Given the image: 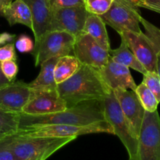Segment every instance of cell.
Here are the masks:
<instances>
[{"mask_svg":"<svg viewBox=\"0 0 160 160\" xmlns=\"http://www.w3.org/2000/svg\"><path fill=\"white\" fill-rule=\"evenodd\" d=\"M107 133L113 134L112 127L106 120L85 126L66 124H48L34 127L18 131L17 134L34 137L50 138H75L83 134Z\"/></svg>","mask_w":160,"mask_h":160,"instance_id":"obj_8","label":"cell"},{"mask_svg":"<svg viewBox=\"0 0 160 160\" xmlns=\"http://www.w3.org/2000/svg\"><path fill=\"white\" fill-rule=\"evenodd\" d=\"M106 25L100 16L88 12L82 32L92 36L104 49L109 52L111 48Z\"/></svg>","mask_w":160,"mask_h":160,"instance_id":"obj_17","label":"cell"},{"mask_svg":"<svg viewBox=\"0 0 160 160\" xmlns=\"http://www.w3.org/2000/svg\"><path fill=\"white\" fill-rule=\"evenodd\" d=\"M88 14L84 5L53 9L48 31H66L76 38L82 32Z\"/></svg>","mask_w":160,"mask_h":160,"instance_id":"obj_9","label":"cell"},{"mask_svg":"<svg viewBox=\"0 0 160 160\" xmlns=\"http://www.w3.org/2000/svg\"><path fill=\"white\" fill-rule=\"evenodd\" d=\"M0 67L2 73L9 80V81H15L16 77L18 73V66L16 61L7 60L0 62Z\"/></svg>","mask_w":160,"mask_h":160,"instance_id":"obj_27","label":"cell"},{"mask_svg":"<svg viewBox=\"0 0 160 160\" xmlns=\"http://www.w3.org/2000/svg\"><path fill=\"white\" fill-rule=\"evenodd\" d=\"M59 96L67 107L89 100H103L111 92L105 84L98 70L81 64L73 76L57 84Z\"/></svg>","mask_w":160,"mask_h":160,"instance_id":"obj_2","label":"cell"},{"mask_svg":"<svg viewBox=\"0 0 160 160\" xmlns=\"http://www.w3.org/2000/svg\"><path fill=\"white\" fill-rule=\"evenodd\" d=\"M73 56L80 63L93 68H102L109 59V52L102 48L92 36L81 32L75 38Z\"/></svg>","mask_w":160,"mask_h":160,"instance_id":"obj_10","label":"cell"},{"mask_svg":"<svg viewBox=\"0 0 160 160\" xmlns=\"http://www.w3.org/2000/svg\"><path fill=\"white\" fill-rule=\"evenodd\" d=\"M9 83H10V81H9V80L4 76V74H3L2 72L1 67H0V88H1L2 87H3V86L7 85Z\"/></svg>","mask_w":160,"mask_h":160,"instance_id":"obj_35","label":"cell"},{"mask_svg":"<svg viewBox=\"0 0 160 160\" xmlns=\"http://www.w3.org/2000/svg\"><path fill=\"white\" fill-rule=\"evenodd\" d=\"M100 17L119 34L125 31H142L140 28L142 17L134 0H114L109 9Z\"/></svg>","mask_w":160,"mask_h":160,"instance_id":"obj_5","label":"cell"},{"mask_svg":"<svg viewBox=\"0 0 160 160\" xmlns=\"http://www.w3.org/2000/svg\"><path fill=\"white\" fill-rule=\"evenodd\" d=\"M105 84L114 91L117 89H131L135 92L137 84L134 82L130 69L117 63L109 57L105 66L98 70Z\"/></svg>","mask_w":160,"mask_h":160,"instance_id":"obj_15","label":"cell"},{"mask_svg":"<svg viewBox=\"0 0 160 160\" xmlns=\"http://www.w3.org/2000/svg\"><path fill=\"white\" fill-rule=\"evenodd\" d=\"M105 120L103 100H89L55 113L45 115L20 113L18 131L48 124L85 126Z\"/></svg>","mask_w":160,"mask_h":160,"instance_id":"obj_1","label":"cell"},{"mask_svg":"<svg viewBox=\"0 0 160 160\" xmlns=\"http://www.w3.org/2000/svg\"><path fill=\"white\" fill-rule=\"evenodd\" d=\"M141 23H142L145 29V34L148 36L154 45L156 52V73L160 78V29L148 22L143 17L141 19Z\"/></svg>","mask_w":160,"mask_h":160,"instance_id":"obj_24","label":"cell"},{"mask_svg":"<svg viewBox=\"0 0 160 160\" xmlns=\"http://www.w3.org/2000/svg\"><path fill=\"white\" fill-rule=\"evenodd\" d=\"M7 60H17L15 46L12 42H9L0 47V62Z\"/></svg>","mask_w":160,"mask_h":160,"instance_id":"obj_30","label":"cell"},{"mask_svg":"<svg viewBox=\"0 0 160 160\" xmlns=\"http://www.w3.org/2000/svg\"><path fill=\"white\" fill-rule=\"evenodd\" d=\"M49 2L52 9L56 8L84 5V0H49Z\"/></svg>","mask_w":160,"mask_h":160,"instance_id":"obj_32","label":"cell"},{"mask_svg":"<svg viewBox=\"0 0 160 160\" xmlns=\"http://www.w3.org/2000/svg\"><path fill=\"white\" fill-rule=\"evenodd\" d=\"M0 160H17L10 146L9 136L0 140Z\"/></svg>","mask_w":160,"mask_h":160,"instance_id":"obj_28","label":"cell"},{"mask_svg":"<svg viewBox=\"0 0 160 160\" xmlns=\"http://www.w3.org/2000/svg\"><path fill=\"white\" fill-rule=\"evenodd\" d=\"M138 7L145 8L160 13V0H134Z\"/></svg>","mask_w":160,"mask_h":160,"instance_id":"obj_31","label":"cell"},{"mask_svg":"<svg viewBox=\"0 0 160 160\" xmlns=\"http://www.w3.org/2000/svg\"><path fill=\"white\" fill-rule=\"evenodd\" d=\"M113 92L127 120L129 123L131 131L138 138L145 110L139 101L137 94L134 91L121 88L114 90Z\"/></svg>","mask_w":160,"mask_h":160,"instance_id":"obj_14","label":"cell"},{"mask_svg":"<svg viewBox=\"0 0 160 160\" xmlns=\"http://www.w3.org/2000/svg\"><path fill=\"white\" fill-rule=\"evenodd\" d=\"M3 17H5L10 26L20 23L32 29L31 10L23 0H13L6 8Z\"/></svg>","mask_w":160,"mask_h":160,"instance_id":"obj_18","label":"cell"},{"mask_svg":"<svg viewBox=\"0 0 160 160\" xmlns=\"http://www.w3.org/2000/svg\"><path fill=\"white\" fill-rule=\"evenodd\" d=\"M80 66L81 63L74 56L67 55L59 57L54 69V78L56 84L63 82L73 76Z\"/></svg>","mask_w":160,"mask_h":160,"instance_id":"obj_21","label":"cell"},{"mask_svg":"<svg viewBox=\"0 0 160 160\" xmlns=\"http://www.w3.org/2000/svg\"><path fill=\"white\" fill-rule=\"evenodd\" d=\"M12 1L13 0H0V17H3L5 9Z\"/></svg>","mask_w":160,"mask_h":160,"instance_id":"obj_34","label":"cell"},{"mask_svg":"<svg viewBox=\"0 0 160 160\" xmlns=\"http://www.w3.org/2000/svg\"><path fill=\"white\" fill-rule=\"evenodd\" d=\"M20 114L0 109V140L18 132Z\"/></svg>","mask_w":160,"mask_h":160,"instance_id":"obj_22","label":"cell"},{"mask_svg":"<svg viewBox=\"0 0 160 160\" xmlns=\"http://www.w3.org/2000/svg\"><path fill=\"white\" fill-rule=\"evenodd\" d=\"M109 57L117 63L125 66L128 68H131L139 73L145 74L147 70L142 63L138 61L134 53L129 48L127 42L123 38H121V44L116 49H109Z\"/></svg>","mask_w":160,"mask_h":160,"instance_id":"obj_19","label":"cell"},{"mask_svg":"<svg viewBox=\"0 0 160 160\" xmlns=\"http://www.w3.org/2000/svg\"><path fill=\"white\" fill-rule=\"evenodd\" d=\"M16 48L20 52H32L34 45L30 37L26 34H22L16 42Z\"/></svg>","mask_w":160,"mask_h":160,"instance_id":"obj_29","label":"cell"},{"mask_svg":"<svg viewBox=\"0 0 160 160\" xmlns=\"http://www.w3.org/2000/svg\"><path fill=\"white\" fill-rule=\"evenodd\" d=\"M67 105L59 96L56 88H33L32 98L23 107L21 113L45 115L65 110Z\"/></svg>","mask_w":160,"mask_h":160,"instance_id":"obj_11","label":"cell"},{"mask_svg":"<svg viewBox=\"0 0 160 160\" xmlns=\"http://www.w3.org/2000/svg\"><path fill=\"white\" fill-rule=\"evenodd\" d=\"M74 42L75 37L68 32L47 31L32 52L35 67L51 58L70 55L73 52Z\"/></svg>","mask_w":160,"mask_h":160,"instance_id":"obj_7","label":"cell"},{"mask_svg":"<svg viewBox=\"0 0 160 160\" xmlns=\"http://www.w3.org/2000/svg\"><path fill=\"white\" fill-rule=\"evenodd\" d=\"M130 49L147 71L156 72V48L151 39L145 33L125 31L120 34Z\"/></svg>","mask_w":160,"mask_h":160,"instance_id":"obj_13","label":"cell"},{"mask_svg":"<svg viewBox=\"0 0 160 160\" xmlns=\"http://www.w3.org/2000/svg\"><path fill=\"white\" fill-rule=\"evenodd\" d=\"M103 108L105 119L112 127L113 134L117 135L124 145L129 159L132 158L137 152L138 138L131 131L113 91H111L104 98Z\"/></svg>","mask_w":160,"mask_h":160,"instance_id":"obj_4","label":"cell"},{"mask_svg":"<svg viewBox=\"0 0 160 160\" xmlns=\"http://www.w3.org/2000/svg\"><path fill=\"white\" fill-rule=\"evenodd\" d=\"M129 160H160V117L145 111L135 155Z\"/></svg>","mask_w":160,"mask_h":160,"instance_id":"obj_6","label":"cell"},{"mask_svg":"<svg viewBox=\"0 0 160 160\" xmlns=\"http://www.w3.org/2000/svg\"><path fill=\"white\" fill-rule=\"evenodd\" d=\"M59 58H51L41 63V70L38 76L28 84L30 87L37 89L56 88L57 84L54 78V69Z\"/></svg>","mask_w":160,"mask_h":160,"instance_id":"obj_20","label":"cell"},{"mask_svg":"<svg viewBox=\"0 0 160 160\" xmlns=\"http://www.w3.org/2000/svg\"><path fill=\"white\" fill-rule=\"evenodd\" d=\"M74 139L34 137L20 134L9 136L10 146L17 160H45Z\"/></svg>","mask_w":160,"mask_h":160,"instance_id":"obj_3","label":"cell"},{"mask_svg":"<svg viewBox=\"0 0 160 160\" xmlns=\"http://www.w3.org/2000/svg\"><path fill=\"white\" fill-rule=\"evenodd\" d=\"M142 83L148 87L160 102V78L156 72L148 71L143 75Z\"/></svg>","mask_w":160,"mask_h":160,"instance_id":"obj_26","label":"cell"},{"mask_svg":"<svg viewBox=\"0 0 160 160\" xmlns=\"http://www.w3.org/2000/svg\"><path fill=\"white\" fill-rule=\"evenodd\" d=\"M15 38L16 34H9V33L7 32L0 34V47L6 45V44L9 43V42H12V41L15 39Z\"/></svg>","mask_w":160,"mask_h":160,"instance_id":"obj_33","label":"cell"},{"mask_svg":"<svg viewBox=\"0 0 160 160\" xmlns=\"http://www.w3.org/2000/svg\"><path fill=\"white\" fill-rule=\"evenodd\" d=\"M135 93L137 94L139 101L141 102L145 111L152 112L157 110L158 105L159 102L157 101L152 92L144 83H141L139 85H137Z\"/></svg>","mask_w":160,"mask_h":160,"instance_id":"obj_23","label":"cell"},{"mask_svg":"<svg viewBox=\"0 0 160 160\" xmlns=\"http://www.w3.org/2000/svg\"><path fill=\"white\" fill-rule=\"evenodd\" d=\"M114 0H84V6L88 12L101 16L110 7Z\"/></svg>","mask_w":160,"mask_h":160,"instance_id":"obj_25","label":"cell"},{"mask_svg":"<svg viewBox=\"0 0 160 160\" xmlns=\"http://www.w3.org/2000/svg\"><path fill=\"white\" fill-rule=\"evenodd\" d=\"M28 6L32 17V31L34 36V47L38 45L42 35L51 23L52 9L49 0H23Z\"/></svg>","mask_w":160,"mask_h":160,"instance_id":"obj_16","label":"cell"},{"mask_svg":"<svg viewBox=\"0 0 160 160\" xmlns=\"http://www.w3.org/2000/svg\"><path fill=\"white\" fill-rule=\"evenodd\" d=\"M33 88L23 81H12L0 88V109L21 113L23 107L31 99Z\"/></svg>","mask_w":160,"mask_h":160,"instance_id":"obj_12","label":"cell"}]
</instances>
